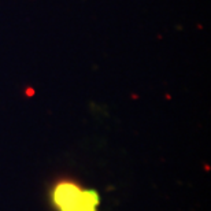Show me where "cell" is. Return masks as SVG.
Masks as SVG:
<instances>
[{"label": "cell", "instance_id": "cell-1", "mask_svg": "<svg viewBox=\"0 0 211 211\" xmlns=\"http://www.w3.org/2000/svg\"><path fill=\"white\" fill-rule=\"evenodd\" d=\"M49 203L54 211H99L100 195L71 178H59L49 188Z\"/></svg>", "mask_w": 211, "mask_h": 211}]
</instances>
